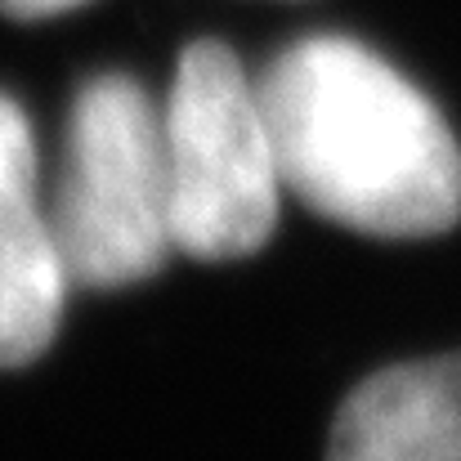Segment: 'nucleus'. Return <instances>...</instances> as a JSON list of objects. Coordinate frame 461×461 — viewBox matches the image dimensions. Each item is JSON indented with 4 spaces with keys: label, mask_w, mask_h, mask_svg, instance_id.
I'll use <instances>...</instances> for the list:
<instances>
[{
    "label": "nucleus",
    "mask_w": 461,
    "mask_h": 461,
    "mask_svg": "<svg viewBox=\"0 0 461 461\" xmlns=\"http://www.w3.org/2000/svg\"><path fill=\"white\" fill-rule=\"evenodd\" d=\"M327 461H461V354L399 363L349 390Z\"/></svg>",
    "instance_id": "nucleus-5"
},
{
    "label": "nucleus",
    "mask_w": 461,
    "mask_h": 461,
    "mask_svg": "<svg viewBox=\"0 0 461 461\" xmlns=\"http://www.w3.org/2000/svg\"><path fill=\"white\" fill-rule=\"evenodd\" d=\"M283 188L331 224L430 238L461 220V149L439 108L349 36H305L256 81Z\"/></svg>",
    "instance_id": "nucleus-1"
},
{
    "label": "nucleus",
    "mask_w": 461,
    "mask_h": 461,
    "mask_svg": "<svg viewBox=\"0 0 461 461\" xmlns=\"http://www.w3.org/2000/svg\"><path fill=\"white\" fill-rule=\"evenodd\" d=\"M68 287L50 211L36 197L27 117L0 95V367H23L50 349Z\"/></svg>",
    "instance_id": "nucleus-4"
},
{
    "label": "nucleus",
    "mask_w": 461,
    "mask_h": 461,
    "mask_svg": "<svg viewBox=\"0 0 461 461\" xmlns=\"http://www.w3.org/2000/svg\"><path fill=\"white\" fill-rule=\"evenodd\" d=\"M77 5H86V0H0V14L32 23V18H54V14H68V9H77Z\"/></svg>",
    "instance_id": "nucleus-6"
},
{
    "label": "nucleus",
    "mask_w": 461,
    "mask_h": 461,
    "mask_svg": "<svg viewBox=\"0 0 461 461\" xmlns=\"http://www.w3.org/2000/svg\"><path fill=\"white\" fill-rule=\"evenodd\" d=\"M166 184L175 251L193 260H238L269 242L283 175L256 81L220 41L184 50L166 108Z\"/></svg>",
    "instance_id": "nucleus-3"
},
{
    "label": "nucleus",
    "mask_w": 461,
    "mask_h": 461,
    "mask_svg": "<svg viewBox=\"0 0 461 461\" xmlns=\"http://www.w3.org/2000/svg\"><path fill=\"white\" fill-rule=\"evenodd\" d=\"M50 229L72 287H131L175 251L161 108L122 72L81 86Z\"/></svg>",
    "instance_id": "nucleus-2"
}]
</instances>
